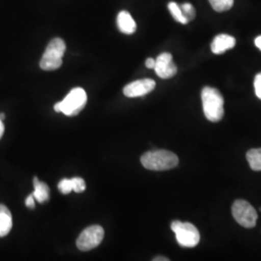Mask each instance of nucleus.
<instances>
[{"mask_svg":"<svg viewBox=\"0 0 261 261\" xmlns=\"http://www.w3.org/2000/svg\"><path fill=\"white\" fill-rule=\"evenodd\" d=\"M202 107L205 117L211 122H219L224 115V97L214 87L205 86L201 91Z\"/></svg>","mask_w":261,"mask_h":261,"instance_id":"nucleus-1","label":"nucleus"},{"mask_svg":"<svg viewBox=\"0 0 261 261\" xmlns=\"http://www.w3.org/2000/svg\"><path fill=\"white\" fill-rule=\"evenodd\" d=\"M142 166L149 170H168L177 167V155L168 150H154L143 154L140 158Z\"/></svg>","mask_w":261,"mask_h":261,"instance_id":"nucleus-2","label":"nucleus"},{"mask_svg":"<svg viewBox=\"0 0 261 261\" xmlns=\"http://www.w3.org/2000/svg\"><path fill=\"white\" fill-rule=\"evenodd\" d=\"M66 51L65 42L60 38L53 39L40 61L41 69L45 71H55L62 65V58Z\"/></svg>","mask_w":261,"mask_h":261,"instance_id":"nucleus-3","label":"nucleus"},{"mask_svg":"<svg viewBox=\"0 0 261 261\" xmlns=\"http://www.w3.org/2000/svg\"><path fill=\"white\" fill-rule=\"evenodd\" d=\"M87 95L82 87H75L66 96L63 101L55 105L56 112H63L67 116H75L84 110Z\"/></svg>","mask_w":261,"mask_h":261,"instance_id":"nucleus-4","label":"nucleus"},{"mask_svg":"<svg viewBox=\"0 0 261 261\" xmlns=\"http://www.w3.org/2000/svg\"><path fill=\"white\" fill-rule=\"evenodd\" d=\"M171 229L175 233L178 244L184 248H194L200 241V234L196 226L191 223L174 221Z\"/></svg>","mask_w":261,"mask_h":261,"instance_id":"nucleus-5","label":"nucleus"},{"mask_svg":"<svg viewBox=\"0 0 261 261\" xmlns=\"http://www.w3.org/2000/svg\"><path fill=\"white\" fill-rule=\"evenodd\" d=\"M232 216L235 221L246 228H252L257 221V213L255 209L246 200L238 199L232 205Z\"/></svg>","mask_w":261,"mask_h":261,"instance_id":"nucleus-6","label":"nucleus"},{"mask_svg":"<svg viewBox=\"0 0 261 261\" xmlns=\"http://www.w3.org/2000/svg\"><path fill=\"white\" fill-rule=\"evenodd\" d=\"M105 231L101 225H91L84 229L76 240L79 250L88 252L97 248L103 241Z\"/></svg>","mask_w":261,"mask_h":261,"instance_id":"nucleus-7","label":"nucleus"},{"mask_svg":"<svg viewBox=\"0 0 261 261\" xmlns=\"http://www.w3.org/2000/svg\"><path fill=\"white\" fill-rule=\"evenodd\" d=\"M154 70L159 77L168 80L177 74V67L174 64L172 56L168 53L161 54L155 60Z\"/></svg>","mask_w":261,"mask_h":261,"instance_id":"nucleus-8","label":"nucleus"},{"mask_svg":"<svg viewBox=\"0 0 261 261\" xmlns=\"http://www.w3.org/2000/svg\"><path fill=\"white\" fill-rule=\"evenodd\" d=\"M155 81L151 79H143L127 84L123 89V93L129 98L141 97L153 91L155 89Z\"/></svg>","mask_w":261,"mask_h":261,"instance_id":"nucleus-9","label":"nucleus"},{"mask_svg":"<svg viewBox=\"0 0 261 261\" xmlns=\"http://www.w3.org/2000/svg\"><path fill=\"white\" fill-rule=\"evenodd\" d=\"M235 44V38L227 34H220L214 38L211 44V50L215 55H222L226 50L233 48Z\"/></svg>","mask_w":261,"mask_h":261,"instance_id":"nucleus-10","label":"nucleus"},{"mask_svg":"<svg viewBox=\"0 0 261 261\" xmlns=\"http://www.w3.org/2000/svg\"><path fill=\"white\" fill-rule=\"evenodd\" d=\"M117 25L122 33L130 35L136 32L137 23L132 18L129 12L122 11L117 16Z\"/></svg>","mask_w":261,"mask_h":261,"instance_id":"nucleus-11","label":"nucleus"},{"mask_svg":"<svg viewBox=\"0 0 261 261\" xmlns=\"http://www.w3.org/2000/svg\"><path fill=\"white\" fill-rule=\"evenodd\" d=\"M13 226L12 214L9 209L3 204H0V237H5L9 234Z\"/></svg>","mask_w":261,"mask_h":261,"instance_id":"nucleus-12","label":"nucleus"},{"mask_svg":"<svg viewBox=\"0 0 261 261\" xmlns=\"http://www.w3.org/2000/svg\"><path fill=\"white\" fill-rule=\"evenodd\" d=\"M34 184V198L40 203H44L49 199V189L46 183L39 181L37 177L33 179Z\"/></svg>","mask_w":261,"mask_h":261,"instance_id":"nucleus-13","label":"nucleus"},{"mask_svg":"<svg viewBox=\"0 0 261 261\" xmlns=\"http://www.w3.org/2000/svg\"><path fill=\"white\" fill-rule=\"evenodd\" d=\"M246 157L252 170L261 171V148L249 150Z\"/></svg>","mask_w":261,"mask_h":261,"instance_id":"nucleus-14","label":"nucleus"},{"mask_svg":"<svg viewBox=\"0 0 261 261\" xmlns=\"http://www.w3.org/2000/svg\"><path fill=\"white\" fill-rule=\"evenodd\" d=\"M168 10L171 14V16L173 17V19H175L178 22L182 23V24H187L189 21L187 20L186 18L184 17L182 10L180 8V6L175 2H169L168 5Z\"/></svg>","mask_w":261,"mask_h":261,"instance_id":"nucleus-15","label":"nucleus"},{"mask_svg":"<svg viewBox=\"0 0 261 261\" xmlns=\"http://www.w3.org/2000/svg\"><path fill=\"white\" fill-rule=\"evenodd\" d=\"M209 3L216 12L223 13L232 8L234 0H209Z\"/></svg>","mask_w":261,"mask_h":261,"instance_id":"nucleus-16","label":"nucleus"},{"mask_svg":"<svg viewBox=\"0 0 261 261\" xmlns=\"http://www.w3.org/2000/svg\"><path fill=\"white\" fill-rule=\"evenodd\" d=\"M180 8L182 10V13L184 15V17L186 18L188 21H191L196 18V9L194 8V6L190 3H184L180 6Z\"/></svg>","mask_w":261,"mask_h":261,"instance_id":"nucleus-17","label":"nucleus"},{"mask_svg":"<svg viewBox=\"0 0 261 261\" xmlns=\"http://www.w3.org/2000/svg\"><path fill=\"white\" fill-rule=\"evenodd\" d=\"M58 190L63 194V195H68L73 191V186H72V180L71 179H62L59 184H58Z\"/></svg>","mask_w":261,"mask_h":261,"instance_id":"nucleus-18","label":"nucleus"},{"mask_svg":"<svg viewBox=\"0 0 261 261\" xmlns=\"http://www.w3.org/2000/svg\"><path fill=\"white\" fill-rule=\"evenodd\" d=\"M72 186H73V191L75 193H83L85 191V182L83 178L75 177L72 178Z\"/></svg>","mask_w":261,"mask_h":261,"instance_id":"nucleus-19","label":"nucleus"},{"mask_svg":"<svg viewBox=\"0 0 261 261\" xmlns=\"http://www.w3.org/2000/svg\"><path fill=\"white\" fill-rule=\"evenodd\" d=\"M253 85H254L255 95L257 96V98H259L261 100V73L255 75Z\"/></svg>","mask_w":261,"mask_h":261,"instance_id":"nucleus-20","label":"nucleus"},{"mask_svg":"<svg viewBox=\"0 0 261 261\" xmlns=\"http://www.w3.org/2000/svg\"><path fill=\"white\" fill-rule=\"evenodd\" d=\"M25 205H27V207H28V208H30V209H34V208H35V198H34L33 194L29 195V196L27 197V199H25Z\"/></svg>","mask_w":261,"mask_h":261,"instance_id":"nucleus-21","label":"nucleus"},{"mask_svg":"<svg viewBox=\"0 0 261 261\" xmlns=\"http://www.w3.org/2000/svg\"><path fill=\"white\" fill-rule=\"evenodd\" d=\"M145 66H146L148 69H154V67H155V59H153V58H147L146 61H145Z\"/></svg>","mask_w":261,"mask_h":261,"instance_id":"nucleus-22","label":"nucleus"},{"mask_svg":"<svg viewBox=\"0 0 261 261\" xmlns=\"http://www.w3.org/2000/svg\"><path fill=\"white\" fill-rule=\"evenodd\" d=\"M254 44H255V46L258 47V48L261 50V35L260 36H258V37L255 38V40H254Z\"/></svg>","mask_w":261,"mask_h":261,"instance_id":"nucleus-23","label":"nucleus"},{"mask_svg":"<svg viewBox=\"0 0 261 261\" xmlns=\"http://www.w3.org/2000/svg\"><path fill=\"white\" fill-rule=\"evenodd\" d=\"M4 130H5L4 124H3L2 120H0V139L2 138V136H3V134H4Z\"/></svg>","mask_w":261,"mask_h":261,"instance_id":"nucleus-24","label":"nucleus"},{"mask_svg":"<svg viewBox=\"0 0 261 261\" xmlns=\"http://www.w3.org/2000/svg\"><path fill=\"white\" fill-rule=\"evenodd\" d=\"M154 261H168L169 260V258L168 257H165V256H157V257H155Z\"/></svg>","mask_w":261,"mask_h":261,"instance_id":"nucleus-25","label":"nucleus"},{"mask_svg":"<svg viewBox=\"0 0 261 261\" xmlns=\"http://www.w3.org/2000/svg\"><path fill=\"white\" fill-rule=\"evenodd\" d=\"M5 119V114L4 113H0V120H4Z\"/></svg>","mask_w":261,"mask_h":261,"instance_id":"nucleus-26","label":"nucleus"}]
</instances>
